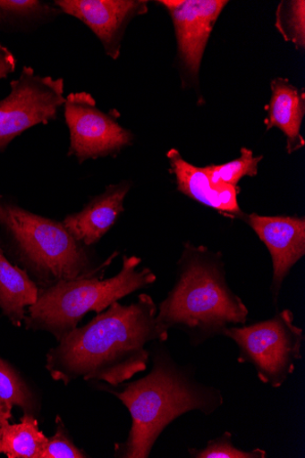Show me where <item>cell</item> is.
<instances>
[{
    "instance_id": "6da1fadb",
    "label": "cell",
    "mask_w": 305,
    "mask_h": 458,
    "mask_svg": "<svg viewBox=\"0 0 305 458\" xmlns=\"http://www.w3.org/2000/svg\"><path fill=\"white\" fill-rule=\"evenodd\" d=\"M157 316V306L149 295L127 306L113 303L48 352L46 367L52 379L65 386L83 380L113 387L132 379L148 369V346L168 339V329Z\"/></svg>"
},
{
    "instance_id": "7a4b0ae2",
    "label": "cell",
    "mask_w": 305,
    "mask_h": 458,
    "mask_svg": "<svg viewBox=\"0 0 305 458\" xmlns=\"http://www.w3.org/2000/svg\"><path fill=\"white\" fill-rule=\"evenodd\" d=\"M151 355L153 365L147 377L101 387L122 402L132 420L126 440L115 445L116 457L148 458L172 422L193 411L211 415L225 403L220 389L196 379L193 365L179 364L162 345Z\"/></svg>"
},
{
    "instance_id": "3957f363",
    "label": "cell",
    "mask_w": 305,
    "mask_h": 458,
    "mask_svg": "<svg viewBox=\"0 0 305 458\" xmlns=\"http://www.w3.org/2000/svg\"><path fill=\"white\" fill-rule=\"evenodd\" d=\"M249 310L228 284L221 254L186 245L178 263V278L157 308V319L166 329L185 333L192 347L224 336L245 325Z\"/></svg>"
},
{
    "instance_id": "277c9868",
    "label": "cell",
    "mask_w": 305,
    "mask_h": 458,
    "mask_svg": "<svg viewBox=\"0 0 305 458\" xmlns=\"http://www.w3.org/2000/svg\"><path fill=\"white\" fill-rule=\"evenodd\" d=\"M0 246L38 288L62 281L104 276L114 254L98 264L90 247L76 240L63 222L33 214L0 195Z\"/></svg>"
},
{
    "instance_id": "5b68a950",
    "label": "cell",
    "mask_w": 305,
    "mask_h": 458,
    "mask_svg": "<svg viewBox=\"0 0 305 458\" xmlns=\"http://www.w3.org/2000/svg\"><path fill=\"white\" fill-rule=\"evenodd\" d=\"M141 263L140 258L124 257L120 272L111 278L82 277L38 288L36 302L27 310L23 323L26 329L48 332L61 342L86 314H99L113 303L154 284L156 275L149 268H140Z\"/></svg>"
},
{
    "instance_id": "8992f818",
    "label": "cell",
    "mask_w": 305,
    "mask_h": 458,
    "mask_svg": "<svg viewBox=\"0 0 305 458\" xmlns=\"http://www.w3.org/2000/svg\"><path fill=\"white\" fill-rule=\"evenodd\" d=\"M224 336L237 345L238 361L252 366L258 380L275 389L287 382L301 359L303 330L289 310L265 321L231 327Z\"/></svg>"
},
{
    "instance_id": "52a82bcc",
    "label": "cell",
    "mask_w": 305,
    "mask_h": 458,
    "mask_svg": "<svg viewBox=\"0 0 305 458\" xmlns=\"http://www.w3.org/2000/svg\"><path fill=\"white\" fill-rule=\"evenodd\" d=\"M64 81L37 74L25 66L11 82V93L0 101V152L26 131L57 118L64 106Z\"/></svg>"
},
{
    "instance_id": "ba28073f",
    "label": "cell",
    "mask_w": 305,
    "mask_h": 458,
    "mask_svg": "<svg viewBox=\"0 0 305 458\" xmlns=\"http://www.w3.org/2000/svg\"><path fill=\"white\" fill-rule=\"evenodd\" d=\"M64 106L70 131L69 156L79 163L115 154L133 142V134L101 111L91 94L72 93Z\"/></svg>"
},
{
    "instance_id": "9c48e42d",
    "label": "cell",
    "mask_w": 305,
    "mask_h": 458,
    "mask_svg": "<svg viewBox=\"0 0 305 458\" xmlns=\"http://www.w3.org/2000/svg\"><path fill=\"white\" fill-rule=\"evenodd\" d=\"M177 38L178 54L184 70L199 75L214 25L229 4L226 0H162Z\"/></svg>"
},
{
    "instance_id": "30bf717a",
    "label": "cell",
    "mask_w": 305,
    "mask_h": 458,
    "mask_svg": "<svg viewBox=\"0 0 305 458\" xmlns=\"http://www.w3.org/2000/svg\"><path fill=\"white\" fill-rule=\"evenodd\" d=\"M55 6L89 27L113 60L120 56L128 24L148 12L145 0H56Z\"/></svg>"
},
{
    "instance_id": "8fae6325",
    "label": "cell",
    "mask_w": 305,
    "mask_h": 458,
    "mask_svg": "<svg viewBox=\"0 0 305 458\" xmlns=\"http://www.w3.org/2000/svg\"><path fill=\"white\" fill-rule=\"evenodd\" d=\"M247 223L267 244L272 257L271 290L275 304H277L284 281L305 255V220L303 217L252 214L247 217Z\"/></svg>"
},
{
    "instance_id": "7c38bea8",
    "label": "cell",
    "mask_w": 305,
    "mask_h": 458,
    "mask_svg": "<svg viewBox=\"0 0 305 458\" xmlns=\"http://www.w3.org/2000/svg\"><path fill=\"white\" fill-rule=\"evenodd\" d=\"M131 187L132 184L127 181L107 186L104 193L94 197L80 212L67 216L64 225L84 245L90 247L97 243L124 211V199Z\"/></svg>"
},
{
    "instance_id": "4fadbf2b",
    "label": "cell",
    "mask_w": 305,
    "mask_h": 458,
    "mask_svg": "<svg viewBox=\"0 0 305 458\" xmlns=\"http://www.w3.org/2000/svg\"><path fill=\"white\" fill-rule=\"evenodd\" d=\"M166 157L170 163L171 174L175 175L181 192L227 216H243L238 204L237 187L214 185L205 168H198L189 163L175 148L170 149Z\"/></svg>"
},
{
    "instance_id": "5bb4252c",
    "label": "cell",
    "mask_w": 305,
    "mask_h": 458,
    "mask_svg": "<svg viewBox=\"0 0 305 458\" xmlns=\"http://www.w3.org/2000/svg\"><path fill=\"white\" fill-rule=\"evenodd\" d=\"M272 97L268 105L267 130L277 128L287 140V151L293 153L304 146L301 135L305 113V96L284 78H275L271 83Z\"/></svg>"
},
{
    "instance_id": "9a60e30c",
    "label": "cell",
    "mask_w": 305,
    "mask_h": 458,
    "mask_svg": "<svg viewBox=\"0 0 305 458\" xmlns=\"http://www.w3.org/2000/svg\"><path fill=\"white\" fill-rule=\"evenodd\" d=\"M38 295V287L28 273L14 265L0 246V312L11 323L20 327L24 323L27 310Z\"/></svg>"
},
{
    "instance_id": "2e32d148",
    "label": "cell",
    "mask_w": 305,
    "mask_h": 458,
    "mask_svg": "<svg viewBox=\"0 0 305 458\" xmlns=\"http://www.w3.org/2000/svg\"><path fill=\"white\" fill-rule=\"evenodd\" d=\"M47 444L48 437L33 415L23 414L20 424H0V454L9 458H41Z\"/></svg>"
},
{
    "instance_id": "e0dca14e",
    "label": "cell",
    "mask_w": 305,
    "mask_h": 458,
    "mask_svg": "<svg viewBox=\"0 0 305 458\" xmlns=\"http://www.w3.org/2000/svg\"><path fill=\"white\" fill-rule=\"evenodd\" d=\"M14 406L23 414L37 416L39 413V400L23 378L21 372L9 361L0 357V424L13 419Z\"/></svg>"
},
{
    "instance_id": "ac0fdd59",
    "label": "cell",
    "mask_w": 305,
    "mask_h": 458,
    "mask_svg": "<svg viewBox=\"0 0 305 458\" xmlns=\"http://www.w3.org/2000/svg\"><path fill=\"white\" fill-rule=\"evenodd\" d=\"M60 13L55 6L39 0H0V25H33Z\"/></svg>"
},
{
    "instance_id": "d6986e66",
    "label": "cell",
    "mask_w": 305,
    "mask_h": 458,
    "mask_svg": "<svg viewBox=\"0 0 305 458\" xmlns=\"http://www.w3.org/2000/svg\"><path fill=\"white\" fill-rule=\"evenodd\" d=\"M263 158V156L255 157L250 149L242 148L240 157L224 165L205 166V171L214 185L237 187L243 177H254L258 174V165Z\"/></svg>"
},
{
    "instance_id": "ffe728a7",
    "label": "cell",
    "mask_w": 305,
    "mask_h": 458,
    "mask_svg": "<svg viewBox=\"0 0 305 458\" xmlns=\"http://www.w3.org/2000/svg\"><path fill=\"white\" fill-rule=\"evenodd\" d=\"M304 16L303 0L282 3L276 13V28L284 39L292 41L298 49L305 47Z\"/></svg>"
},
{
    "instance_id": "44dd1931",
    "label": "cell",
    "mask_w": 305,
    "mask_h": 458,
    "mask_svg": "<svg viewBox=\"0 0 305 458\" xmlns=\"http://www.w3.org/2000/svg\"><path fill=\"white\" fill-rule=\"evenodd\" d=\"M192 458H267V452L261 448L245 450L233 444V434L229 431L222 436L208 440L201 448H189Z\"/></svg>"
},
{
    "instance_id": "7402d4cb",
    "label": "cell",
    "mask_w": 305,
    "mask_h": 458,
    "mask_svg": "<svg viewBox=\"0 0 305 458\" xmlns=\"http://www.w3.org/2000/svg\"><path fill=\"white\" fill-rule=\"evenodd\" d=\"M89 457L77 447L71 439L59 415L56 418V432L48 437L47 446L41 458H86Z\"/></svg>"
},
{
    "instance_id": "603a6c76",
    "label": "cell",
    "mask_w": 305,
    "mask_h": 458,
    "mask_svg": "<svg viewBox=\"0 0 305 458\" xmlns=\"http://www.w3.org/2000/svg\"><path fill=\"white\" fill-rule=\"evenodd\" d=\"M16 66L17 60L14 55L0 44V80L8 78L16 70Z\"/></svg>"
}]
</instances>
